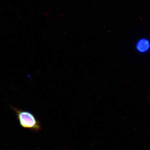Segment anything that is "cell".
Masks as SVG:
<instances>
[{
	"instance_id": "1",
	"label": "cell",
	"mask_w": 150,
	"mask_h": 150,
	"mask_svg": "<svg viewBox=\"0 0 150 150\" xmlns=\"http://www.w3.org/2000/svg\"><path fill=\"white\" fill-rule=\"evenodd\" d=\"M11 108L15 113L21 127L34 132L41 131V123L32 112L13 106Z\"/></svg>"
},
{
	"instance_id": "2",
	"label": "cell",
	"mask_w": 150,
	"mask_h": 150,
	"mask_svg": "<svg viewBox=\"0 0 150 150\" xmlns=\"http://www.w3.org/2000/svg\"><path fill=\"white\" fill-rule=\"evenodd\" d=\"M150 47V43L146 39H142L139 40L137 44V50L141 52H146Z\"/></svg>"
}]
</instances>
